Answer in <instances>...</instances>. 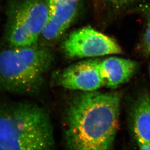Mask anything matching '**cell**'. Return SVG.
I'll return each mask as SVG.
<instances>
[{
    "label": "cell",
    "mask_w": 150,
    "mask_h": 150,
    "mask_svg": "<svg viewBox=\"0 0 150 150\" xmlns=\"http://www.w3.org/2000/svg\"><path fill=\"white\" fill-rule=\"evenodd\" d=\"M137 66L135 61L117 57L100 60V69L104 86L115 88L127 82L136 72Z\"/></svg>",
    "instance_id": "obj_8"
},
{
    "label": "cell",
    "mask_w": 150,
    "mask_h": 150,
    "mask_svg": "<svg viewBox=\"0 0 150 150\" xmlns=\"http://www.w3.org/2000/svg\"><path fill=\"white\" fill-rule=\"evenodd\" d=\"M46 47H10L0 51V92L31 94L41 88L54 62Z\"/></svg>",
    "instance_id": "obj_3"
},
{
    "label": "cell",
    "mask_w": 150,
    "mask_h": 150,
    "mask_svg": "<svg viewBox=\"0 0 150 150\" xmlns=\"http://www.w3.org/2000/svg\"><path fill=\"white\" fill-rule=\"evenodd\" d=\"M47 21L41 36L48 42L59 40L74 21L80 0H45Z\"/></svg>",
    "instance_id": "obj_7"
},
{
    "label": "cell",
    "mask_w": 150,
    "mask_h": 150,
    "mask_svg": "<svg viewBox=\"0 0 150 150\" xmlns=\"http://www.w3.org/2000/svg\"><path fill=\"white\" fill-rule=\"evenodd\" d=\"M100 61L99 59H89L68 66L57 75V85L66 89L85 92L99 89L104 86Z\"/></svg>",
    "instance_id": "obj_6"
},
{
    "label": "cell",
    "mask_w": 150,
    "mask_h": 150,
    "mask_svg": "<svg viewBox=\"0 0 150 150\" xmlns=\"http://www.w3.org/2000/svg\"><path fill=\"white\" fill-rule=\"evenodd\" d=\"M107 1L115 6H122L132 3L135 0H107Z\"/></svg>",
    "instance_id": "obj_12"
},
{
    "label": "cell",
    "mask_w": 150,
    "mask_h": 150,
    "mask_svg": "<svg viewBox=\"0 0 150 150\" xmlns=\"http://www.w3.org/2000/svg\"></svg>",
    "instance_id": "obj_14"
},
{
    "label": "cell",
    "mask_w": 150,
    "mask_h": 150,
    "mask_svg": "<svg viewBox=\"0 0 150 150\" xmlns=\"http://www.w3.org/2000/svg\"><path fill=\"white\" fill-rule=\"evenodd\" d=\"M121 95L117 92L83 91L66 111L64 141L69 150H108L119 128Z\"/></svg>",
    "instance_id": "obj_1"
},
{
    "label": "cell",
    "mask_w": 150,
    "mask_h": 150,
    "mask_svg": "<svg viewBox=\"0 0 150 150\" xmlns=\"http://www.w3.org/2000/svg\"><path fill=\"white\" fill-rule=\"evenodd\" d=\"M137 145L140 150H150V143L140 139H136Z\"/></svg>",
    "instance_id": "obj_11"
},
{
    "label": "cell",
    "mask_w": 150,
    "mask_h": 150,
    "mask_svg": "<svg viewBox=\"0 0 150 150\" xmlns=\"http://www.w3.org/2000/svg\"><path fill=\"white\" fill-rule=\"evenodd\" d=\"M143 51L147 55H150V18L143 38Z\"/></svg>",
    "instance_id": "obj_10"
},
{
    "label": "cell",
    "mask_w": 150,
    "mask_h": 150,
    "mask_svg": "<svg viewBox=\"0 0 150 150\" xmlns=\"http://www.w3.org/2000/svg\"><path fill=\"white\" fill-rule=\"evenodd\" d=\"M62 49L69 58L102 57L122 52L114 39L89 26L71 32L63 41Z\"/></svg>",
    "instance_id": "obj_5"
},
{
    "label": "cell",
    "mask_w": 150,
    "mask_h": 150,
    "mask_svg": "<svg viewBox=\"0 0 150 150\" xmlns=\"http://www.w3.org/2000/svg\"><path fill=\"white\" fill-rule=\"evenodd\" d=\"M0 145L4 150L54 149V128L45 109L26 102H0Z\"/></svg>",
    "instance_id": "obj_2"
},
{
    "label": "cell",
    "mask_w": 150,
    "mask_h": 150,
    "mask_svg": "<svg viewBox=\"0 0 150 150\" xmlns=\"http://www.w3.org/2000/svg\"><path fill=\"white\" fill-rule=\"evenodd\" d=\"M7 12L6 38L10 47L38 44L47 21L45 0H13Z\"/></svg>",
    "instance_id": "obj_4"
},
{
    "label": "cell",
    "mask_w": 150,
    "mask_h": 150,
    "mask_svg": "<svg viewBox=\"0 0 150 150\" xmlns=\"http://www.w3.org/2000/svg\"><path fill=\"white\" fill-rule=\"evenodd\" d=\"M0 150H4L1 145H0Z\"/></svg>",
    "instance_id": "obj_13"
},
{
    "label": "cell",
    "mask_w": 150,
    "mask_h": 150,
    "mask_svg": "<svg viewBox=\"0 0 150 150\" xmlns=\"http://www.w3.org/2000/svg\"><path fill=\"white\" fill-rule=\"evenodd\" d=\"M133 127L136 139L150 143V99L147 93L136 101L133 111Z\"/></svg>",
    "instance_id": "obj_9"
}]
</instances>
